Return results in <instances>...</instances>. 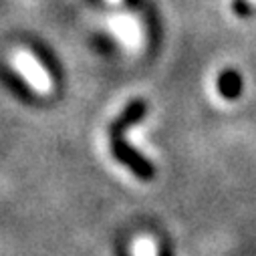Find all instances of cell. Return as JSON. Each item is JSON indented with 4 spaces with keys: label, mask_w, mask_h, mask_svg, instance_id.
I'll return each mask as SVG.
<instances>
[{
    "label": "cell",
    "mask_w": 256,
    "mask_h": 256,
    "mask_svg": "<svg viewBox=\"0 0 256 256\" xmlns=\"http://www.w3.org/2000/svg\"><path fill=\"white\" fill-rule=\"evenodd\" d=\"M107 2H109V4H121L123 0H107Z\"/></svg>",
    "instance_id": "4"
},
{
    "label": "cell",
    "mask_w": 256,
    "mask_h": 256,
    "mask_svg": "<svg viewBox=\"0 0 256 256\" xmlns=\"http://www.w3.org/2000/svg\"><path fill=\"white\" fill-rule=\"evenodd\" d=\"M113 28L123 38L125 44H130V46H138L140 44V26H138V22L134 18H121V22H115Z\"/></svg>",
    "instance_id": "2"
},
{
    "label": "cell",
    "mask_w": 256,
    "mask_h": 256,
    "mask_svg": "<svg viewBox=\"0 0 256 256\" xmlns=\"http://www.w3.org/2000/svg\"><path fill=\"white\" fill-rule=\"evenodd\" d=\"M134 256H158L156 240L150 236H140L134 240Z\"/></svg>",
    "instance_id": "3"
},
{
    "label": "cell",
    "mask_w": 256,
    "mask_h": 256,
    "mask_svg": "<svg viewBox=\"0 0 256 256\" xmlns=\"http://www.w3.org/2000/svg\"><path fill=\"white\" fill-rule=\"evenodd\" d=\"M12 65L20 73V77L30 85V89L38 95H48L52 91V81L46 69L40 65V60L26 48L12 50Z\"/></svg>",
    "instance_id": "1"
},
{
    "label": "cell",
    "mask_w": 256,
    "mask_h": 256,
    "mask_svg": "<svg viewBox=\"0 0 256 256\" xmlns=\"http://www.w3.org/2000/svg\"><path fill=\"white\" fill-rule=\"evenodd\" d=\"M248 2H252V4H256V0H248Z\"/></svg>",
    "instance_id": "5"
}]
</instances>
